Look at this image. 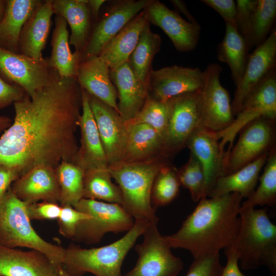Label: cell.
<instances>
[{"label": "cell", "instance_id": "cell-7", "mask_svg": "<svg viewBox=\"0 0 276 276\" xmlns=\"http://www.w3.org/2000/svg\"><path fill=\"white\" fill-rule=\"evenodd\" d=\"M90 216L80 222L74 241L87 244L100 242L105 234L128 231L134 219L120 204L82 198L73 206Z\"/></svg>", "mask_w": 276, "mask_h": 276}, {"label": "cell", "instance_id": "cell-6", "mask_svg": "<svg viewBox=\"0 0 276 276\" xmlns=\"http://www.w3.org/2000/svg\"><path fill=\"white\" fill-rule=\"evenodd\" d=\"M26 205L10 188L0 199V244L40 251L57 267H62L65 248L47 241L37 233L28 217Z\"/></svg>", "mask_w": 276, "mask_h": 276}, {"label": "cell", "instance_id": "cell-51", "mask_svg": "<svg viewBox=\"0 0 276 276\" xmlns=\"http://www.w3.org/2000/svg\"><path fill=\"white\" fill-rule=\"evenodd\" d=\"M11 125V120L8 117L0 116V132L5 130Z\"/></svg>", "mask_w": 276, "mask_h": 276}, {"label": "cell", "instance_id": "cell-19", "mask_svg": "<svg viewBox=\"0 0 276 276\" xmlns=\"http://www.w3.org/2000/svg\"><path fill=\"white\" fill-rule=\"evenodd\" d=\"M81 95L82 113L79 122L80 146L73 163L84 171L107 169L108 164L89 104V95L81 88Z\"/></svg>", "mask_w": 276, "mask_h": 276}, {"label": "cell", "instance_id": "cell-24", "mask_svg": "<svg viewBox=\"0 0 276 276\" xmlns=\"http://www.w3.org/2000/svg\"><path fill=\"white\" fill-rule=\"evenodd\" d=\"M76 79L89 95L109 105L119 113L118 93L110 76V68L99 56L81 62Z\"/></svg>", "mask_w": 276, "mask_h": 276}, {"label": "cell", "instance_id": "cell-40", "mask_svg": "<svg viewBox=\"0 0 276 276\" xmlns=\"http://www.w3.org/2000/svg\"><path fill=\"white\" fill-rule=\"evenodd\" d=\"M177 172L180 185L189 190L193 201H199L203 197L205 176L198 159L191 153L187 163Z\"/></svg>", "mask_w": 276, "mask_h": 276}, {"label": "cell", "instance_id": "cell-13", "mask_svg": "<svg viewBox=\"0 0 276 276\" xmlns=\"http://www.w3.org/2000/svg\"><path fill=\"white\" fill-rule=\"evenodd\" d=\"M152 0H120L111 2L97 19L88 42L81 53V62L98 56L107 43Z\"/></svg>", "mask_w": 276, "mask_h": 276}, {"label": "cell", "instance_id": "cell-9", "mask_svg": "<svg viewBox=\"0 0 276 276\" xmlns=\"http://www.w3.org/2000/svg\"><path fill=\"white\" fill-rule=\"evenodd\" d=\"M236 144L224 153V175L232 174L275 147V120L264 116L246 125Z\"/></svg>", "mask_w": 276, "mask_h": 276}, {"label": "cell", "instance_id": "cell-29", "mask_svg": "<svg viewBox=\"0 0 276 276\" xmlns=\"http://www.w3.org/2000/svg\"><path fill=\"white\" fill-rule=\"evenodd\" d=\"M67 24L62 17L56 15L51 40V54L48 59L50 66L63 78H76L81 62V53H72L70 47Z\"/></svg>", "mask_w": 276, "mask_h": 276}, {"label": "cell", "instance_id": "cell-35", "mask_svg": "<svg viewBox=\"0 0 276 276\" xmlns=\"http://www.w3.org/2000/svg\"><path fill=\"white\" fill-rule=\"evenodd\" d=\"M55 170L60 187V205L74 206L83 197L84 170L70 162L61 163Z\"/></svg>", "mask_w": 276, "mask_h": 276}, {"label": "cell", "instance_id": "cell-52", "mask_svg": "<svg viewBox=\"0 0 276 276\" xmlns=\"http://www.w3.org/2000/svg\"><path fill=\"white\" fill-rule=\"evenodd\" d=\"M6 1L0 0V21L2 19L5 10Z\"/></svg>", "mask_w": 276, "mask_h": 276}, {"label": "cell", "instance_id": "cell-31", "mask_svg": "<svg viewBox=\"0 0 276 276\" xmlns=\"http://www.w3.org/2000/svg\"><path fill=\"white\" fill-rule=\"evenodd\" d=\"M269 153L263 154L232 174L219 178L207 197L232 192L239 193L242 198L249 197L256 190L260 172L266 163Z\"/></svg>", "mask_w": 276, "mask_h": 276}, {"label": "cell", "instance_id": "cell-46", "mask_svg": "<svg viewBox=\"0 0 276 276\" xmlns=\"http://www.w3.org/2000/svg\"><path fill=\"white\" fill-rule=\"evenodd\" d=\"M26 94L21 87L6 81L0 76V108L21 99Z\"/></svg>", "mask_w": 276, "mask_h": 276}, {"label": "cell", "instance_id": "cell-48", "mask_svg": "<svg viewBox=\"0 0 276 276\" xmlns=\"http://www.w3.org/2000/svg\"><path fill=\"white\" fill-rule=\"evenodd\" d=\"M18 177V174L13 170L0 165V199L10 188L11 183Z\"/></svg>", "mask_w": 276, "mask_h": 276}, {"label": "cell", "instance_id": "cell-49", "mask_svg": "<svg viewBox=\"0 0 276 276\" xmlns=\"http://www.w3.org/2000/svg\"><path fill=\"white\" fill-rule=\"evenodd\" d=\"M171 3L173 5L176 10L183 14L188 19L189 22H197L195 18L189 11L185 3L181 0H171Z\"/></svg>", "mask_w": 276, "mask_h": 276}, {"label": "cell", "instance_id": "cell-47", "mask_svg": "<svg viewBox=\"0 0 276 276\" xmlns=\"http://www.w3.org/2000/svg\"><path fill=\"white\" fill-rule=\"evenodd\" d=\"M224 252L227 257V263L223 267L220 276H245L239 268L236 252L230 247L224 249Z\"/></svg>", "mask_w": 276, "mask_h": 276}, {"label": "cell", "instance_id": "cell-14", "mask_svg": "<svg viewBox=\"0 0 276 276\" xmlns=\"http://www.w3.org/2000/svg\"><path fill=\"white\" fill-rule=\"evenodd\" d=\"M55 72L48 59L37 60L0 47V76L21 87L29 96L47 85Z\"/></svg>", "mask_w": 276, "mask_h": 276}, {"label": "cell", "instance_id": "cell-33", "mask_svg": "<svg viewBox=\"0 0 276 276\" xmlns=\"http://www.w3.org/2000/svg\"><path fill=\"white\" fill-rule=\"evenodd\" d=\"M161 37L153 33L148 22L142 30L137 44L128 63L136 76L147 86L149 74L153 70V58L160 50Z\"/></svg>", "mask_w": 276, "mask_h": 276}, {"label": "cell", "instance_id": "cell-39", "mask_svg": "<svg viewBox=\"0 0 276 276\" xmlns=\"http://www.w3.org/2000/svg\"><path fill=\"white\" fill-rule=\"evenodd\" d=\"M169 114L168 100L163 102L148 96L140 112L132 119L126 121L125 123L127 127L138 124H147L155 130L162 140L168 124Z\"/></svg>", "mask_w": 276, "mask_h": 276}, {"label": "cell", "instance_id": "cell-32", "mask_svg": "<svg viewBox=\"0 0 276 276\" xmlns=\"http://www.w3.org/2000/svg\"><path fill=\"white\" fill-rule=\"evenodd\" d=\"M249 50L245 39L237 29L225 23L224 37L217 48V57L229 66L236 86L244 74L249 57Z\"/></svg>", "mask_w": 276, "mask_h": 276}, {"label": "cell", "instance_id": "cell-34", "mask_svg": "<svg viewBox=\"0 0 276 276\" xmlns=\"http://www.w3.org/2000/svg\"><path fill=\"white\" fill-rule=\"evenodd\" d=\"M107 169H94L84 171L83 197L122 205L123 198L118 186L111 180Z\"/></svg>", "mask_w": 276, "mask_h": 276}, {"label": "cell", "instance_id": "cell-22", "mask_svg": "<svg viewBox=\"0 0 276 276\" xmlns=\"http://www.w3.org/2000/svg\"><path fill=\"white\" fill-rule=\"evenodd\" d=\"M60 268L40 251L0 244V276H58Z\"/></svg>", "mask_w": 276, "mask_h": 276}, {"label": "cell", "instance_id": "cell-16", "mask_svg": "<svg viewBox=\"0 0 276 276\" xmlns=\"http://www.w3.org/2000/svg\"><path fill=\"white\" fill-rule=\"evenodd\" d=\"M89 101L108 167L122 163L128 135L125 121L113 108L90 95Z\"/></svg>", "mask_w": 276, "mask_h": 276}, {"label": "cell", "instance_id": "cell-45", "mask_svg": "<svg viewBox=\"0 0 276 276\" xmlns=\"http://www.w3.org/2000/svg\"><path fill=\"white\" fill-rule=\"evenodd\" d=\"M200 2L217 12L224 19L225 23L229 24L237 28L236 4L234 1L201 0Z\"/></svg>", "mask_w": 276, "mask_h": 276}, {"label": "cell", "instance_id": "cell-1", "mask_svg": "<svg viewBox=\"0 0 276 276\" xmlns=\"http://www.w3.org/2000/svg\"><path fill=\"white\" fill-rule=\"evenodd\" d=\"M13 104L14 122L0 137V165L19 177L38 166L56 169L63 162L73 163L82 108L76 78L56 71L47 85Z\"/></svg>", "mask_w": 276, "mask_h": 276}, {"label": "cell", "instance_id": "cell-50", "mask_svg": "<svg viewBox=\"0 0 276 276\" xmlns=\"http://www.w3.org/2000/svg\"><path fill=\"white\" fill-rule=\"evenodd\" d=\"M105 2L104 0H88L93 19L97 20L99 18L100 8Z\"/></svg>", "mask_w": 276, "mask_h": 276}, {"label": "cell", "instance_id": "cell-53", "mask_svg": "<svg viewBox=\"0 0 276 276\" xmlns=\"http://www.w3.org/2000/svg\"><path fill=\"white\" fill-rule=\"evenodd\" d=\"M58 276H70V275L65 272V271L63 269V268L61 267L60 268L59 270Z\"/></svg>", "mask_w": 276, "mask_h": 276}, {"label": "cell", "instance_id": "cell-36", "mask_svg": "<svg viewBox=\"0 0 276 276\" xmlns=\"http://www.w3.org/2000/svg\"><path fill=\"white\" fill-rule=\"evenodd\" d=\"M264 171L259 178L260 184L253 194L241 204L243 208L257 205L273 206L276 203V148L269 153Z\"/></svg>", "mask_w": 276, "mask_h": 276}, {"label": "cell", "instance_id": "cell-21", "mask_svg": "<svg viewBox=\"0 0 276 276\" xmlns=\"http://www.w3.org/2000/svg\"><path fill=\"white\" fill-rule=\"evenodd\" d=\"M213 132L201 128L189 139L186 146L202 165L205 183L203 197H207L217 180L224 175L225 151L221 150Z\"/></svg>", "mask_w": 276, "mask_h": 276}, {"label": "cell", "instance_id": "cell-5", "mask_svg": "<svg viewBox=\"0 0 276 276\" xmlns=\"http://www.w3.org/2000/svg\"><path fill=\"white\" fill-rule=\"evenodd\" d=\"M149 224L134 221L123 237L102 247L85 248L70 245L65 248L62 267L70 276H81L86 272L96 276H122L125 258Z\"/></svg>", "mask_w": 276, "mask_h": 276}, {"label": "cell", "instance_id": "cell-8", "mask_svg": "<svg viewBox=\"0 0 276 276\" xmlns=\"http://www.w3.org/2000/svg\"><path fill=\"white\" fill-rule=\"evenodd\" d=\"M264 116L276 118V69L269 71L257 84L244 100L233 123L226 129L214 132L221 141V150L228 152L233 146L237 134L248 123Z\"/></svg>", "mask_w": 276, "mask_h": 276}, {"label": "cell", "instance_id": "cell-3", "mask_svg": "<svg viewBox=\"0 0 276 276\" xmlns=\"http://www.w3.org/2000/svg\"><path fill=\"white\" fill-rule=\"evenodd\" d=\"M240 227L230 247L238 255L241 267L255 269L267 266L276 273V225L270 220L267 209H240Z\"/></svg>", "mask_w": 276, "mask_h": 276}, {"label": "cell", "instance_id": "cell-2", "mask_svg": "<svg viewBox=\"0 0 276 276\" xmlns=\"http://www.w3.org/2000/svg\"><path fill=\"white\" fill-rule=\"evenodd\" d=\"M242 198L237 192L201 198L179 230L164 236L165 241L171 248L189 250L194 259L219 254L237 236Z\"/></svg>", "mask_w": 276, "mask_h": 276}, {"label": "cell", "instance_id": "cell-37", "mask_svg": "<svg viewBox=\"0 0 276 276\" xmlns=\"http://www.w3.org/2000/svg\"><path fill=\"white\" fill-rule=\"evenodd\" d=\"M275 0H257L247 43L249 50L266 40L275 26Z\"/></svg>", "mask_w": 276, "mask_h": 276}, {"label": "cell", "instance_id": "cell-27", "mask_svg": "<svg viewBox=\"0 0 276 276\" xmlns=\"http://www.w3.org/2000/svg\"><path fill=\"white\" fill-rule=\"evenodd\" d=\"M148 22L144 10L138 13L104 47L99 57L110 70L128 62L142 30Z\"/></svg>", "mask_w": 276, "mask_h": 276}, {"label": "cell", "instance_id": "cell-12", "mask_svg": "<svg viewBox=\"0 0 276 276\" xmlns=\"http://www.w3.org/2000/svg\"><path fill=\"white\" fill-rule=\"evenodd\" d=\"M198 91L182 94L168 100L169 118L162 139L163 152L168 157L186 147L192 134L203 128L198 107Z\"/></svg>", "mask_w": 276, "mask_h": 276}, {"label": "cell", "instance_id": "cell-4", "mask_svg": "<svg viewBox=\"0 0 276 276\" xmlns=\"http://www.w3.org/2000/svg\"><path fill=\"white\" fill-rule=\"evenodd\" d=\"M168 157L163 154L148 160L122 162L108 167L122 192L121 206L134 221L158 223L156 209L151 203V190L158 172L169 164Z\"/></svg>", "mask_w": 276, "mask_h": 276}, {"label": "cell", "instance_id": "cell-44", "mask_svg": "<svg viewBox=\"0 0 276 276\" xmlns=\"http://www.w3.org/2000/svg\"><path fill=\"white\" fill-rule=\"evenodd\" d=\"M26 209L31 221L55 220L59 217L61 206L58 203L44 201L27 203Z\"/></svg>", "mask_w": 276, "mask_h": 276}, {"label": "cell", "instance_id": "cell-17", "mask_svg": "<svg viewBox=\"0 0 276 276\" xmlns=\"http://www.w3.org/2000/svg\"><path fill=\"white\" fill-rule=\"evenodd\" d=\"M143 10L148 22L160 28L178 51L188 52L196 47L201 30L197 22L186 20L178 12L156 0H152Z\"/></svg>", "mask_w": 276, "mask_h": 276}, {"label": "cell", "instance_id": "cell-43", "mask_svg": "<svg viewBox=\"0 0 276 276\" xmlns=\"http://www.w3.org/2000/svg\"><path fill=\"white\" fill-rule=\"evenodd\" d=\"M223 267L219 254L194 259L186 276H220Z\"/></svg>", "mask_w": 276, "mask_h": 276}, {"label": "cell", "instance_id": "cell-25", "mask_svg": "<svg viewBox=\"0 0 276 276\" xmlns=\"http://www.w3.org/2000/svg\"><path fill=\"white\" fill-rule=\"evenodd\" d=\"M54 13L52 1H41L24 24L19 37V54L37 60L44 59L45 46Z\"/></svg>", "mask_w": 276, "mask_h": 276}, {"label": "cell", "instance_id": "cell-11", "mask_svg": "<svg viewBox=\"0 0 276 276\" xmlns=\"http://www.w3.org/2000/svg\"><path fill=\"white\" fill-rule=\"evenodd\" d=\"M157 223H149L142 243L135 247L138 258L132 269L122 276H177L183 267L159 233Z\"/></svg>", "mask_w": 276, "mask_h": 276}, {"label": "cell", "instance_id": "cell-26", "mask_svg": "<svg viewBox=\"0 0 276 276\" xmlns=\"http://www.w3.org/2000/svg\"><path fill=\"white\" fill-rule=\"evenodd\" d=\"M54 13L63 17L71 31L69 43L81 53L91 34L92 18L88 0L52 1Z\"/></svg>", "mask_w": 276, "mask_h": 276}, {"label": "cell", "instance_id": "cell-41", "mask_svg": "<svg viewBox=\"0 0 276 276\" xmlns=\"http://www.w3.org/2000/svg\"><path fill=\"white\" fill-rule=\"evenodd\" d=\"M61 206L60 214L57 219L59 232L65 238L73 239L80 222L89 219L90 216L71 205Z\"/></svg>", "mask_w": 276, "mask_h": 276}, {"label": "cell", "instance_id": "cell-23", "mask_svg": "<svg viewBox=\"0 0 276 276\" xmlns=\"http://www.w3.org/2000/svg\"><path fill=\"white\" fill-rule=\"evenodd\" d=\"M111 81L117 88L119 113L126 121L134 118L144 106L148 91L134 74L128 62L110 70Z\"/></svg>", "mask_w": 276, "mask_h": 276}, {"label": "cell", "instance_id": "cell-42", "mask_svg": "<svg viewBox=\"0 0 276 276\" xmlns=\"http://www.w3.org/2000/svg\"><path fill=\"white\" fill-rule=\"evenodd\" d=\"M236 4L237 28L247 44L257 0H237Z\"/></svg>", "mask_w": 276, "mask_h": 276}, {"label": "cell", "instance_id": "cell-20", "mask_svg": "<svg viewBox=\"0 0 276 276\" xmlns=\"http://www.w3.org/2000/svg\"><path fill=\"white\" fill-rule=\"evenodd\" d=\"M10 189L27 203L41 200L59 203L60 191L56 170L49 166L32 168L14 181Z\"/></svg>", "mask_w": 276, "mask_h": 276}, {"label": "cell", "instance_id": "cell-38", "mask_svg": "<svg viewBox=\"0 0 276 276\" xmlns=\"http://www.w3.org/2000/svg\"><path fill=\"white\" fill-rule=\"evenodd\" d=\"M177 169L169 164L163 167L154 180L151 190V203L157 208L170 203L177 196L180 187Z\"/></svg>", "mask_w": 276, "mask_h": 276}, {"label": "cell", "instance_id": "cell-10", "mask_svg": "<svg viewBox=\"0 0 276 276\" xmlns=\"http://www.w3.org/2000/svg\"><path fill=\"white\" fill-rule=\"evenodd\" d=\"M222 67L210 64L203 71L204 81L198 91L197 103L203 128L218 132L228 128L235 120L229 95L220 82Z\"/></svg>", "mask_w": 276, "mask_h": 276}, {"label": "cell", "instance_id": "cell-18", "mask_svg": "<svg viewBox=\"0 0 276 276\" xmlns=\"http://www.w3.org/2000/svg\"><path fill=\"white\" fill-rule=\"evenodd\" d=\"M276 66V28L272 30L266 40L257 46L249 55L242 79L236 86L231 103L235 117L249 93L272 68Z\"/></svg>", "mask_w": 276, "mask_h": 276}, {"label": "cell", "instance_id": "cell-28", "mask_svg": "<svg viewBox=\"0 0 276 276\" xmlns=\"http://www.w3.org/2000/svg\"><path fill=\"white\" fill-rule=\"evenodd\" d=\"M37 0H8L0 21V47L19 54V41L22 28L36 7Z\"/></svg>", "mask_w": 276, "mask_h": 276}, {"label": "cell", "instance_id": "cell-15", "mask_svg": "<svg viewBox=\"0 0 276 276\" xmlns=\"http://www.w3.org/2000/svg\"><path fill=\"white\" fill-rule=\"evenodd\" d=\"M203 81V71L198 67L172 65L152 70L147 83L148 96L166 102L178 96L199 90Z\"/></svg>", "mask_w": 276, "mask_h": 276}, {"label": "cell", "instance_id": "cell-30", "mask_svg": "<svg viewBox=\"0 0 276 276\" xmlns=\"http://www.w3.org/2000/svg\"><path fill=\"white\" fill-rule=\"evenodd\" d=\"M127 127L128 139L122 162H140L165 155L161 138L152 127L138 124Z\"/></svg>", "mask_w": 276, "mask_h": 276}]
</instances>
